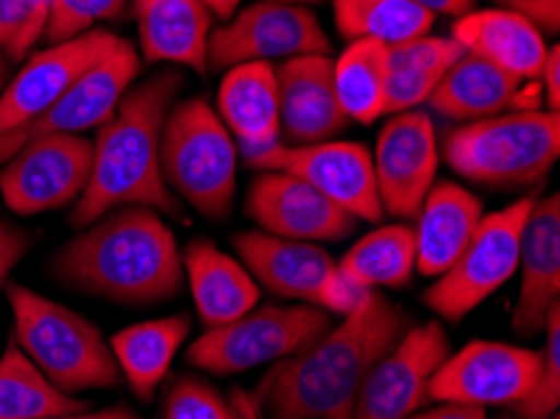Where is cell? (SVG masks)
<instances>
[{"label": "cell", "instance_id": "obj_17", "mask_svg": "<svg viewBox=\"0 0 560 419\" xmlns=\"http://www.w3.org/2000/svg\"><path fill=\"white\" fill-rule=\"evenodd\" d=\"M244 209L259 231L294 242H339L358 229L350 211L284 171H259Z\"/></svg>", "mask_w": 560, "mask_h": 419}, {"label": "cell", "instance_id": "obj_33", "mask_svg": "<svg viewBox=\"0 0 560 419\" xmlns=\"http://www.w3.org/2000/svg\"><path fill=\"white\" fill-rule=\"evenodd\" d=\"M164 419H265V409L257 395L236 392L224 399L209 384L186 377L168 389Z\"/></svg>", "mask_w": 560, "mask_h": 419}, {"label": "cell", "instance_id": "obj_3", "mask_svg": "<svg viewBox=\"0 0 560 419\" xmlns=\"http://www.w3.org/2000/svg\"><path fill=\"white\" fill-rule=\"evenodd\" d=\"M58 281L121 304L176 296L184 279L182 249L159 211L118 207L81 229L54 259Z\"/></svg>", "mask_w": 560, "mask_h": 419}, {"label": "cell", "instance_id": "obj_45", "mask_svg": "<svg viewBox=\"0 0 560 419\" xmlns=\"http://www.w3.org/2000/svg\"><path fill=\"white\" fill-rule=\"evenodd\" d=\"M5 79H8V63H5V56L0 54V91H3Z\"/></svg>", "mask_w": 560, "mask_h": 419}, {"label": "cell", "instance_id": "obj_30", "mask_svg": "<svg viewBox=\"0 0 560 419\" xmlns=\"http://www.w3.org/2000/svg\"><path fill=\"white\" fill-rule=\"evenodd\" d=\"M335 25L347 40H377L400 46L405 40L430 36L438 15L407 0H332Z\"/></svg>", "mask_w": 560, "mask_h": 419}, {"label": "cell", "instance_id": "obj_16", "mask_svg": "<svg viewBox=\"0 0 560 419\" xmlns=\"http://www.w3.org/2000/svg\"><path fill=\"white\" fill-rule=\"evenodd\" d=\"M116 33L93 28L40 50L0 91V136L36 121L89 68L121 46Z\"/></svg>", "mask_w": 560, "mask_h": 419}, {"label": "cell", "instance_id": "obj_36", "mask_svg": "<svg viewBox=\"0 0 560 419\" xmlns=\"http://www.w3.org/2000/svg\"><path fill=\"white\" fill-rule=\"evenodd\" d=\"M124 5L126 0H50L46 38L56 46V43L83 36L101 21L116 19Z\"/></svg>", "mask_w": 560, "mask_h": 419}, {"label": "cell", "instance_id": "obj_38", "mask_svg": "<svg viewBox=\"0 0 560 419\" xmlns=\"http://www.w3.org/2000/svg\"><path fill=\"white\" fill-rule=\"evenodd\" d=\"M505 11L521 13L536 23L540 33H558L560 28V0H495Z\"/></svg>", "mask_w": 560, "mask_h": 419}, {"label": "cell", "instance_id": "obj_41", "mask_svg": "<svg viewBox=\"0 0 560 419\" xmlns=\"http://www.w3.org/2000/svg\"><path fill=\"white\" fill-rule=\"evenodd\" d=\"M410 419H488L486 407L457 405V401H440L438 407L415 412Z\"/></svg>", "mask_w": 560, "mask_h": 419}, {"label": "cell", "instance_id": "obj_39", "mask_svg": "<svg viewBox=\"0 0 560 419\" xmlns=\"http://www.w3.org/2000/svg\"><path fill=\"white\" fill-rule=\"evenodd\" d=\"M28 236L19 226L3 224L0 221V292H3L8 284V273L15 269L25 254H28Z\"/></svg>", "mask_w": 560, "mask_h": 419}, {"label": "cell", "instance_id": "obj_42", "mask_svg": "<svg viewBox=\"0 0 560 419\" xmlns=\"http://www.w3.org/2000/svg\"><path fill=\"white\" fill-rule=\"evenodd\" d=\"M407 3L425 8L432 15H460L475 11V0H407Z\"/></svg>", "mask_w": 560, "mask_h": 419}, {"label": "cell", "instance_id": "obj_19", "mask_svg": "<svg viewBox=\"0 0 560 419\" xmlns=\"http://www.w3.org/2000/svg\"><path fill=\"white\" fill-rule=\"evenodd\" d=\"M521 294L513 312V331L521 337H536L546 329L548 314L560 304V196L550 194L536 199L523 226L521 256Z\"/></svg>", "mask_w": 560, "mask_h": 419}, {"label": "cell", "instance_id": "obj_12", "mask_svg": "<svg viewBox=\"0 0 560 419\" xmlns=\"http://www.w3.org/2000/svg\"><path fill=\"white\" fill-rule=\"evenodd\" d=\"M542 352L505 341H470L447 354L430 380L428 397L472 407H511L538 382Z\"/></svg>", "mask_w": 560, "mask_h": 419}, {"label": "cell", "instance_id": "obj_1", "mask_svg": "<svg viewBox=\"0 0 560 419\" xmlns=\"http://www.w3.org/2000/svg\"><path fill=\"white\" fill-rule=\"evenodd\" d=\"M410 316L372 292L304 352L287 357L259 384V405L269 419H352L364 380L407 329Z\"/></svg>", "mask_w": 560, "mask_h": 419}, {"label": "cell", "instance_id": "obj_35", "mask_svg": "<svg viewBox=\"0 0 560 419\" xmlns=\"http://www.w3.org/2000/svg\"><path fill=\"white\" fill-rule=\"evenodd\" d=\"M50 0H0V54L23 61L25 54L46 36Z\"/></svg>", "mask_w": 560, "mask_h": 419}, {"label": "cell", "instance_id": "obj_40", "mask_svg": "<svg viewBox=\"0 0 560 419\" xmlns=\"http://www.w3.org/2000/svg\"><path fill=\"white\" fill-rule=\"evenodd\" d=\"M538 81H542V98L548 101V110L560 108V48H548L546 61H542Z\"/></svg>", "mask_w": 560, "mask_h": 419}, {"label": "cell", "instance_id": "obj_13", "mask_svg": "<svg viewBox=\"0 0 560 419\" xmlns=\"http://www.w3.org/2000/svg\"><path fill=\"white\" fill-rule=\"evenodd\" d=\"M244 164L254 171H284L302 178L337 207L350 211L358 221H380L385 217L380 207L372 153L362 143L322 141L307 143V147L279 143Z\"/></svg>", "mask_w": 560, "mask_h": 419}, {"label": "cell", "instance_id": "obj_15", "mask_svg": "<svg viewBox=\"0 0 560 419\" xmlns=\"http://www.w3.org/2000/svg\"><path fill=\"white\" fill-rule=\"evenodd\" d=\"M438 164L440 149L430 114L415 108L389 118L372 156L382 211L405 221L418 219L435 184Z\"/></svg>", "mask_w": 560, "mask_h": 419}, {"label": "cell", "instance_id": "obj_27", "mask_svg": "<svg viewBox=\"0 0 560 419\" xmlns=\"http://www.w3.org/2000/svg\"><path fill=\"white\" fill-rule=\"evenodd\" d=\"M189 329V316L176 314L164 316V319L131 324V327L116 331L112 352L118 372L124 374L131 392L141 401L154 399V392L172 370L174 357L184 347Z\"/></svg>", "mask_w": 560, "mask_h": 419}, {"label": "cell", "instance_id": "obj_24", "mask_svg": "<svg viewBox=\"0 0 560 419\" xmlns=\"http://www.w3.org/2000/svg\"><path fill=\"white\" fill-rule=\"evenodd\" d=\"M147 63H179L207 71L211 11L201 0H133Z\"/></svg>", "mask_w": 560, "mask_h": 419}, {"label": "cell", "instance_id": "obj_21", "mask_svg": "<svg viewBox=\"0 0 560 419\" xmlns=\"http://www.w3.org/2000/svg\"><path fill=\"white\" fill-rule=\"evenodd\" d=\"M217 114L229 128L244 161L279 147V85L269 61L229 68L219 85Z\"/></svg>", "mask_w": 560, "mask_h": 419}, {"label": "cell", "instance_id": "obj_47", "mask_svg": "<svg viewBox=\"0 0 560 419\" xmlns=\"http://www.w3.org/2000/svg\"><path fill=\"white\" fill-rule=\"evenodd\" d=\"M498 419H521V417H515V415H503V417H498ZM550 419H558V415H553Z\"/></svg>", "mask_w": 560, "mask_h": 419}, {"label": "cell", "instance_id": "obj_8", "mask_svg": "<svg viewBox=\"0 0 560 419\" xmlns=\"http://www.w3.org/2000/svg\"><path fill=\"white\" fill-rule=\"evenodd\" d=\"M536 196H523L511 207L486 213L453 267L440 273L422 302L445 322H460L493 296L517 271L521 236Z\"/></svg>", "mask_w": 560, "mask_h": 419}, {"label": "cell", "instance_id": "obj_37", "mask_svg": "<svg viewBox=\"0 0 560 419\" xmlns=\"http://www.w3.org/2000/svg\"><path fill=\"white\" fill-rule=\"evenodd\" d=\"M372 292H375V289L364 287L362 281L335 267L332 273L325 279V284H322L317 306H322V310L329 314L350 316L358 312L364 302H368Z\"/></svg>", "mask_w": 560, "mask_h": 419}, {"label": "cell", "instance_id": "obj_11", "mask_svg": "<svg viewBox=\"0 0 560 419\" xmlns=\"http://www.w3.org/2000/svg\"><path fill=\"white\" fill-rule=\"evenodd\" d=\"M141 73V58L129 40H121L114 54L75 81L61 98L36 121L0 136V166L15 156L25 143L44 136H83L91 128H101L116 114L126 91Z\"/></svg>", "mask_w": 560, "mask_h": 419}, {"label": "cell", "instance_id": "obj_4", "mask_svg": "<svg viewBox=\"0 0 560 419\" xmlns=\"http://www.w3.org/2000/svg\"><path fill=\"white\" fill-rule=\"evenodd\" d=\"M15 345L66 395L106 389L121 380L112 345L86 316L50 302L28 287L5 284Z\"/></svg>", "mask_w": 560, "mask_h": 419}, {"label": "cell", "instance_id": "obj_43", "mask_svg": "<svg viewBox=\"0 0 560 419\" xmlns=\"http://www.w3.org/2000/svg\"><path fill=\"white\" fill-rule=\"evenodd\" d=\"M44 419H141V417L129 407L116 405V407H108V409H98V412H91V409H86V412L56 415V417H44Z\"/></svg>", "mask_w": 560, "mask_h": 419}, {"label": "cell", "instance_id": "obj_18", "mask_svg": "<svg viewBox=\"0 0 560 419\" xmlns=\"http://www.w3.org/2000/svg\"><path fill=\"white\" fill-rule=\"evenodd\" d=\"M279 85V133L292 147L332 141L347 126L335 91L329 56H296L275 68Z\"/></svg>", "mask_w": 560, "mask_h": 419}, {"label": "cell", "instance_id": "obj_9", "mask_svg": "<svg viewBox=\"0 0 560 419\" xmlns=\"http://www.w3.org/2000/svg\"><path fill=\"white\" fill-rule=\"evenodd\" d=\"M329 50L332 43L307 5L261 0L211 31L207 66L211 71H229L240 63L271 58L329 56Z\"/></svg>", "mask_w": 560, "mask_h": 419}, {"label": "cell", "instance_id": "obj_26", "mask_svg": "<svg viewBox=\"0 0 560 419\" xmlns=\"http://www.w3.org/2000/svg\"><path fill=\"white\" fill-rule=\"evenodd\" d=\"M430 108L453 121H480L503 114L505 108H523V83L513 75L490 66L478 56L463 54V58L450 66V71L438 83L428 98Z\"/></svg>", "mask_w": 560, "mask_h": 419}, {"label": "cell", "instance_id": "obj_32", "mask_svg": "<svg viewBox=\"0 0 560 419\" xmlns=\"http://www.w3.org/2000/svg\"><path fill=\"white\" fill-rule=\"evenodd\" d=\"M337 267L370 289L407 287L415 273V229L389 224L370 231Z\"/></svg>", "mask_w": 560, "mask_h": 419}, {"label": "cell", "instance_id": "obj_22", "mask_svg": "<svg viewBox=\"0 0 560 419\" xmlns=\"http://www.w3.org/2000/svg\"><path fill=\"white\" fill-rule=\"evenodd\" d=\"M450 31V38L460 43L465 54L482 58L521 83L536 81L548 56L538 25L505 8L465 13Z\"/></svg>", "mask_w": 560, "mask_h": 419}, {"label": "cell", "instance_id": "obj_20", "mask_svg": "<svg viewBox=\"0 0 560 419\" xmlns=\"http://www.w3.org/2000/svg\"><path fill=\"white\" fill-rule=\"evenodd\" d=\"M232 244L259 287L302 304L317 306L322 284L337 267L322 246L271 236L267 231H242Z\"/></svg>", "mask_w": 560, "mask_h": 419}, {"label": "cell", "instance_id": "obj_25", "mask_svg": "<svg viewBox=\"0 0 560 419\" xmlns=\"http://www.w3.org/2000/svg\"><path fill=\"white\" fill-rule=\"evenodd\" d=\"M194 304L209 329L240 319L259 304V284L209 238H194L182 252Z\"/></svg>", "mask_w": 560, "mask_h": 419}, {"label": "cell", "instance_id": "obj_6", "mask_svg": "<svg viewBox=\"0 0 560 419\" xmlns=\"http://www.w3.org/2000/svg\"><path fill=\"white\" fill-rule=\"evenodd\" d=\"M240 149L207 98H186L168 110L161 131V171L201 217L226 219L236 196Z\"/></svg>", "mask_w": 560, "mask_h": 419}, {"label": "cell", "instance_id": "obj_14", "mask_svg": "<svg viewBox=\"0 0 560 419\" xmlns=\"http://www.w3.org/2000/svg\"><path fill=\"white\" fill-rule=\"evenodd\" d=\"M450 354L443 324L410 327L402 339L372 366L352 419H410L430 399V380Z\"/></svg>", "mask_w": 560, "mask_h": 419}, {"label": "cell", "instance_id": "obj_2", "mask_svg": "<svg viewBox=\"0 0 560 419\" xmlns=\"http://www.w3.org/2000/svg\"><path fill=\"white\" fill-rule=\"evenodd\" d=\"M182 83L179 73L164 71L126 91L93 141L89 186L71 211L73 229H86L118 207H147L179 217V201L161 171V131Z\"/></svg>", "mask_w": 560, "mask_h": 419}, {"label": "cell", "instance_id": "obj_10", "mask_svg": "<svg viewBox=\"0 0 560 419\" xmlns=\"http://www.w3.org/2000/svg\"><path fill=\"white\" fill-rule=\"evenodd\" d=\"M93 166V141L86 136H44L0 166L5 207L36 217L79 201Z\"/></svg>", "mask_w": 560, "mask_h": 419}, {"label": "cell", "instance_id": "obj_29", "mask_svg": "<svg viewBox=\"0 0 560 419\" xmlns=\"http://www.w3.org/2000/svg\"><path fill=\"white\" fill-rule=\"evenodd\" d=\"M89 401L66 395L11 341L0 357V419H44L86 412Z\"/></svg>", "mask_w": 560, "mask_h": 419}, {"label": "cell", "instance_id": "obj_5", "mask_svg": "<svg viewBox=\"0 0 560 419\" xmlns=\"http://www.w3.org/2000/svg\"><path fill=\"white\" fill-rule=\"evenodd\" d=\"M447 166L475 184L533 186L560 156L558 110H513L457 126L445 139Z\"/></svg>", "mask_w": 560, "mask_h": 419}, {"label": "cell", "instance_id": "obj_28", "mask_svg": "<svg viewBox=\"0 0 560 419\" xmlns=\"http://www.w3.org/2000/svg\"><path fill=\"white\" fill-rule=\"evenodd\" d=\"M463 54L460 43L435 36H420L400 46H389L385 114L395 116L428 104L432 91Z\"/></svg>", "mask_w": 560, "mask_h": 419}, {"label": "cell", "instance_id": "obj_31", "mask_svg": "<svg viewBox=\"0 0 560 419\" xmlns=\"http://www.w3.org/2000/svg\"><path fill=\"white\" fill-rule=\"evenodd\" d=\"M335 91L345 116L375 124L385 116L387 46L377 40H352L335 61Z\"/></svg>", "mask_w": 560, "mask_h": 419}, {"label": "cell", "instance_id": "obj_44", "mask_svg": "<svg viewBox=\"0 0 560 419\" xmlns=\"http://www.w3.org/2000/svg\"><path fill=\"white\" fill-rule=\"evenodd\" d=\"M201 3L209 8L211 15H219V19H232L242 0H201Z\"/></svg>", "mask_w": 560, "mask_h": 419}, {"label": "cell", "instance_id": "obj_23", "mask_svg": "<svg viewBox=\"0 0 560 419\" xmlns=\"http://www.w3.org/2000/svg\"><path fill=\"white\" fill-rule=\"evenodd\" d=\"M486 217L482 201L472 191L453 182L432 184L415 229V271L422 277H440L453 267L457 256Z\"/></svg>", "mask_w": 560, "mask_h": 419}, {"label": "cell", "instance_id": "obj_7", "mask_svg": "<svg viewBox=\"0 0 560 419\" xmlns=\"http://www.w3.org/2000/svg\"><path fill=\"white\" fill-rule=\"evenodd\" d=\"M332 329V314L314 304L254 306L240 319L214 327L194 341L186 359L211 374H240L282 362L312 347Z\"/></svg>", "mask_w": 560, "mask_h": 419}, {"label": "cell", "instance_id": "obj_46", "mask_svg": "<svg viewBox=\"0 0 560 419\" xmlns=\"http://www.w3.org/2000/svg\"><path fill=\"white\" fill-rule=\"evenodd\" d=\"M275 3H292V5H312V3H319V0H275Z\"/></svg>", "mask_w": 560, "mask_h": 419}, {"label": "cell", "instance_id": "obj_34", "mask_svg": "<svg viewBox=\"0 0 560 419\" xmlns=\"http://www.w3.org/2000/svg\"><path fill=\"white\" fill-rule=\"evenodd\" d=\"M546 347L538 382L521 401H515L508 409L521 419H550L558 412L560 405V304H556L546 322Z\"/></svg>", "mask_w": 560, "mask_h": 419}]
</instances>
